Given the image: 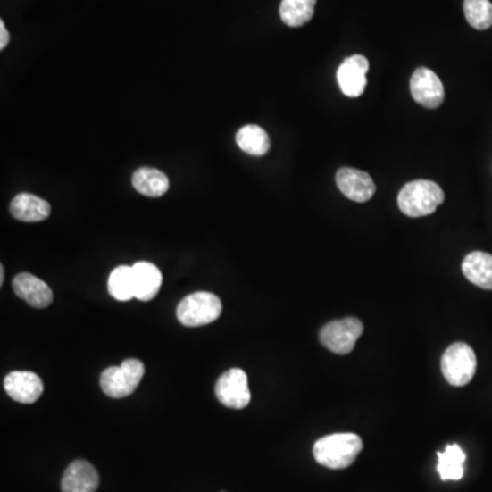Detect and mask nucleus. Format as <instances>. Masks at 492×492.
Masks as SVG:
<instances>
[{
	"label": "nucleus",
	"mask_w": 492,
	"mask_h": 492,
	"mask_svg": "<svg viewBox=\"0 0 492 492\" xmlns=\"http://www.w3.org/2000/svg\"><path fill=\"white\" fill-rule=\"evenodd\" d=\"M363 450V440L355 434H332L313 446L316 463L329 469L349 468Z\"/></svg>",
	"instance_id": "nucleus-1"
},
{
	"label": "nucleus",
	"mask_w": 492,
	"mask_h": 492,
	"mask_svg": "<svg viewBox=\"0 0 492 492\" xmlns=\"http://www.w3.org/2000/svg\"><path fill=\"white\" fill-rule=\"evenodd\" d=\"M445 201V192L439 185L426 179L409 182L398 195V207L409 218L432 215Z\"/></svg>",
	"instance_id": "nucleus-2"
},
{
	"label": "nucleus",
	"mask_w": 492,
	"mask_h": 492,
	"mask_svg": "<svg viewBox=\"0 0 492 492\" xmlns=\"http://www.w3.org/2000/svg\"><path fill=\"white\" fill-rule=\"evenodd\" d=\"M146 367L138 359H128L118 367L103 371L100 376V388L110 398H125L138 390Z\"/></svg>",
	"instance_id": "nucleus-3"
},
{
	"label": "nucleus",
	"mask_w": 492,
	"mask_h": 492,
	"mask_svg": "<svg viewBox=\"0 0 492 492\" xmlns=\"http://www.w3.org/2000/svg\"><path fill=\"white\" fill-rule=\"evenodd\" d=\"M478 359L472 347L465 342H455L442 355V373L447 383L463 388L472 380Z\"/></svg>",
	"instance_id": "nucleus-4"
},
{
	"label": "nucleus",
	"mask_w": 492,
	"mask_h": 492,
	"mask_svg": "<svg viewBox=\"0 0 492 492\" xmlns=\"http://www.w3.org/2000/svg\"><path fill=\"white\" fill-rule=\"evenodd\" d=\"M221 313V301L213 293L197 292L187 296L177 308L179 323L187 327L207 326Z\"/></svg>",
	"instance_id": "nucleus-5"
},
{
	"label": "nucleus",
	"mask_w": 492,
	"mask_h": 492,
	"mask_svg": "<svg viewBox=\"0 0 492 492\" xmlns=\"http://www.w3.org/2000/svg\"><path fill=\"white\" fill-rule=\"evenodd\" d=\"M364 332L362 321L355 318H345L329 321L321 329V342L324 347L335 354H349L354 349Z\"/></svg>",
	"instance_id": "nucleus-6"
},
{
	"label": "nucleus",
	"mask_w": 492,
	"mask_h": 492,
	"mask_svg": "<svg viewBox=\"0 0 492 492\" xmlns=\"http://www.w3.org/2000/svg\"><path fill=\"white\" fill-rule=\"evenodd\" d=\"M215 394L221 405L230 409H244L251 402L248 376L239 368L226 371L215 385Z\"/></svg>",
	"instance_id": "nucleus-7"
},
{
	"label": "nucleus",
	"mask_w": 492,
	"mask_h": 492,
	"mask_svg": "<svg viewBox=\"0 0 492 492\" xmlns=\"http://www.w3.org/2000/svg\"><path fill=\"white\" fill-rule=\"evenodd\" d=\"M411 94L422 107H439L445 100V87L439 77L427 67H419L411 79Z\"/></svg>",
	"instance_id": "nucleus-8"
},
{
	"label": "nucleus",
	"mask_w": 492,
	"mask_h": 492,
	"mask_svg": "<svg viewBox=\"0 0 492 492\" xmlns=\"http://www.w3.org/2000/svg\"><path fill=\"white\" fill-rule=\"evenodd\" d=\"M370 62L364 55H353L345 59L339 66L337 79L342 94L347 97H360L367 87Z\"/></svg>",
	"instance_id": "nucleus-9"
},
{
	"label": "nucleus",
	"mask_w": 492,
	"mask_h": 492,
	"mask_svg": "<svg viewBox=\"0 0 492 492\" xmlns=\"http://www.w3.org/2000/svg\"><path fill=\"white\" fill-rule=\"evenodd\" d=\"M4 390L10 398L20 404H35L44 391L40 376L30 371H14L4 378Z\"/></svg>",
	"instance_id": "nucleus-10"
},
{
	"label": "nucleus",
	"mask_w": 492,
	"mask_h": 492,
	"mask_svg": "<svg viewBox=\"0 0 492 492\" xmlns=\"http://www.w3.org/2000/svg\"><path fill=\"white\" fill-rule=\"evenodd\" d=\"M335 179L342 195L355 203H365L375 195V182L367 172L350 169V167H342L337 172Z\"/></svg>",
	"instance_id": "nucleus-11"
},
{
	"label": "nucleus",
	"mask_w": 492,
	"mask_h": 492,
	"mask_svg": "<svg viewBox=\"0 0 492 492\" xmlns=\"http://www.w3.org/2000/svg\"><path fill=\"white\" fill-rule=\"evenodd\" d=\"M13 290L17 297L33 308H47L53 304L54 295L50 286L29 272H21L13 279Z\"/></svg>",
	"instance_id": "nucleus-12"
},
{
	"label": "nucleus",
	"mask_w": 492,
	"mask_h": 492,
	"mask_svg": "<svg viewBox=\"0 0 492 492\" xmlns=\"http://www.w3.org/2000/svg\"><path fill=\"white\" fill-rule=\"evenodd\" d=\"M99 483V473L95 466L88 461L77 460L64 471L62 492H95Z\"/></svg>",
	"instance_id": "nucleus-13"
},
{
	"label": "nucleus",
	"mask_w": 492,
	"mask_h": 492,
	"mask_svg": "<svg viewBox=\"0 0 492 492\" xmlns=\"http://www.w3.org/2000/svg\"><path fill=\"white\" fill-rule=\"evenodd\" d=\"M133 268L134 297L138 300L151 301L158 296L162 288V272L156 265L149 262H138Z\"/></svg>",
	"instance_id": "nucleus-14"
},
{
	"label": "nucleus",
	"mask_w": 492,
	"mask_h": 492,
	"mask_svg": "<svg viewBox=\"0 0 492 492\" xmlns=\"http://www.w3.org/2000/svg\"><path fill=\"white\" fill-rule=\"evenodd\" d=\"M10 213L17 221L36 223L43 221L50 216L51 205L48 201L30 193H20L13 198L10 204Z\"/></svg>",
	"instance_id": "nucleus-15"
},
{
	"label": "nucleus",
	"mask_w": 492,
	"mask_h": 492,
	"mask_svg": "<svg viewBox=\"0 0 492 492\" xmlns=\"http://www.w3.org/2000/svg\"><path fill=\"white\" fill-rule=\"evenodd\" d=\"M466 279L484 290H492V254L476 251L469 254L463 262Z\"/></svg>",
	"instance_id": "nucleus-16"
},
{
	"label": "nucleus",
	"mask_w": 492,
	"mask_h": 492,
	"mask_svg": "<svg viewBox=\"0 0 492 492\" xmlns=\"http://www.w3.org/2000/svg\"><path fill=\"white\" fill-rule=\"evenodd\" d=\"M131 182L134 189L146 197H161L170 188L167 175L151 167H141L136 170Z\"/></svg>",
	"instance_id": "nucleus-17"
},
{
	"label": "nucleus",
	"mask_w": 492,
	"mask_h": 492,
	"mask_svg": "<svg viewBox=\"0 0 492 492\" xmlns=\"http://www.w3.org/2000/svg\"><path fill=\"white\" fill-rule=\"evenodd\" d=\"M236 141L241 151L252 156H264L271 148L267 131L256 125H246L239 129L236 134Z\"/></svg>",
	"instance_id": "nucleus-18"
},
{
	"label": "nucleus",
	"mask_w": 492,
	"mask_h": 492,
	"mask_svg": "<svg viewBox=\"0 0 492 492\" xmlns=\"http://www.w3.org/2000/svg\"><path fill=\"white\" fill-rule=\"evenodd\" d=\"M466 455L460 446L449 445L445 452L438 453V473L443 481L461 480L463 476V463Z\"/></svg>",
	"instance_id": "nucleus-19"
},
{
	"label": "nucleus",
	"mask_w": 492,
	"mask_h": 492,
	"mask_svg": "<svg viewBox=\"0 0 492 492\" xmlns=\"http://www.w3.org/2000/svg\"><path fill=\"white\" fill-rule=\"evenodd\" d=\"M316 2L318 0H282L279 7L280 18L288 27H303L315 14Z\"/></svg>",
	"instance_id": "nucleus-20"
},
{
	"label": "nucleus",
	"mask_w": 492,
	"mask_h": 492,
	"mask_svg": "<svg viewBox=\"0 0 492 492\" xmlns=\"http://www.w3.org/2000/svg\"><path fill=\"white\" fill-rule=\"evenodd\" d=\"M108 293L118 301H129L134 297L133 268L120 265L108 278Z\"/></svg>",
	"instance_id": "nucleus-21"
},
{
	"label": "nucleus",
	"mask_w": 492,
	"mask_h": 492,
	"mask_svg": "<svg viewBox=\"0 0 492 492\" xmlns=\"http://www.w3.org/2000/svg\"><path fill=\"white\" fill-rule=\"evenodd\" d=\"M463 13L471 27L478 30L492 27V4L489 0H463Z\"/></svg>",
	"instance_id": "nucleus-22"
},
{
	"label": "nucleus",
	"mask_w": 492,
	"mask_h": 492,
	"mask_svg": "<svg viewBox=\"0 0 492 492\" xmlns=\"http://www.w3.org/2000/svg\"><path fill=\"white\" fill-rule=\"evenodd\" d=\"M9 41L10 35L9 32H7L6 25H4V21H0V50H4Z\"/></svg>",
	"instance_id": "nucleus-23"
},
{
	"label": "nucleus",
	"mask_w": 492,
	"mask_h": 492,
	"mask_svg": "<svg viewBox=\"0 0 492 492\" xmlns=\"http://www.w3.org/2000/svg\"><path fill=\"white\" fill-rule=\"evenodd\" d=\"M4 265L0 267V285H4Z\"/></svg>",
	"instance_id": "nucleus-24"
},
{
	"label": "nucleus",
	"mask_w": 492,
	"mask_h": 492,
	"mask_svg": "<svg viewBox=\"0 0 492 492\" xmlns=\"http://www.w3.org/2000/svg\"><path fill=\"white\" fill-rule=\"evenodd\" d=\"M221 492H226V491H221Z\"/></svg>",
	"instance_id": "nucleus-25"
}]
</instances>
